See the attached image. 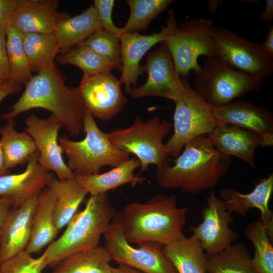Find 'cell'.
Returning a JSON list of instances; mask_svg holds the SVG:
<instances>
[{
  "instance_id": "4316f807",
  "label": "cell",
  "mask_w": 273,
  "mask_h": 273,
  "mask_svg": "<svg viewBox=\"0 0 273 273\" xmlns=\"http://www.w3.org/2000/svg\"><path fill=\"white\" fill-rule=\"evenodd\" d=\"M56 196L54 219L59 231L67 225L77 213L87 193L74 179L60 180L54 177L48 187Z\"/></svg>"
},
{
  "instance_id": "52a82bcc",
  "label": "cell",
  "mask_w": 273,
  "mask_h": 273,
  "mask_svg": "<svg viewBox=\"0 0 273 273\" xmlns=\"http://www.w3.org/2000/svg\"><path fill=\"white\" fill-rule=\"evenodd\" d=\"M262 81L237 70L217 55L208 58L196 74L195 90L212 107L258 91Z\"/></svg>"
},
{
  "instance_id": "7402d4cb",
  "label": "cell",
  "mask_w": 273,
  "mask_h": 273,
  "mask_svg": "<svg viewBox=\"0 0 273 273\" xmlns=\"http://www.w3.org/2000/svg\"><path fill=\"white\" fill-rule=\"evenodd\" d=\"M212 145L220 153L240 158L252 167H255L254 154L260 145L255 132L234 124H221L207 134Z\"/></svg>"
},
{
  "instance_id": "b9f144b4",
  "label": "cell",
  "mask_w": 273,
  "mask_h": 273,
  "mask_svg": "<svg viewBox=\"0 0 273 273\" xmlns=\"http://www.w3.org/2000/svg\"><path fill=\"white\" fill-rule=\"evenodd\" d=\"M13 208V205L10 199L0 197V236Z\"/></svg>"
},
{
  "instance_id": "2e32d148",
  "label": "cell",
  "mask_w": 273,
  "mask_h": 273,
  "mask_svg": "<svg viewBox=\"0 0 273 273\" xmlns=\"http://www.w3.org/2000/svg\"><path fill=\"white\" fill-rule=\"evenodd\" d=\"M26 132L33 139L39 153L38 162L45 169L52 170L60 180L75 178V175L63 158V151L58 141V133L62 126L53 114L47 119L34 114L25 120Z\"/></svg>"
},
{
  "instance_id": "8fae6325",
  "label": "cell",
  "mask_w": 273,
  "mask_h": 273,
  "mask_svg": "<svg viewBox=\"0 0 273 273\" xmlns=\"http://www.w3.org/2000/svg\"><path fill=\"white\" fill-rule=\"evenodd\" d=\"M211 44L217 55L234 68L263 81L273 71V58L261 43L251 42L232 30L213 25Z\"/></svg>"
},
{
  "instance_id": "484cf974",
  "label": "cell",
  "mask_w": 273,
  "mask_h": 273,
  "mask_svg": "<svg viewBox=\"0 0 273 273\" xmlns=\"http://www.w3.org/2000/svg\"><path fill=\"white\" fill-rule=\"evenodd\" d=\"M163 251L177 273H206L207 257L193 235L164 245Z\"/></svg>"
},
{
  "instance_id": "7bdbcfd3",
  "label": "cell",
  "mask_w": 273,
  "mask_h": 273,
  "mask_svg": "<svg viewBox=\"0 0 273 273\" xmlns=\"http://www.w3.org/2000/svg\"><path fill=\"white\" fill-rule=\"evenodd\" d=\"M273 19V1L266 0L265 7L262 13L258 18V21L262 23H270Z\"/></svg>"
},
{
  "instance_id": "83f0119b",
  "label": "cell",
  "mask_w": 273,
  "mask_h": 273,
  "mask_svg": "<svg viewBox=\"0 0 273 273\" xmlns=\"http://www.w3.org/2000/svg\"><path fill=\"white\" fill-rule=\"evenodd\" d=\"M111 261L104 246L98 245L68 256L51 273H112Z\"/></svg>"
},
{
  "instance_id": "7c38bea8",
  "label": "cell",
  "mask_w": 273,
  "mask_h": 273,
  "mask_svg": "<svg viewBox=\"0 0 273 273\" xmlns=\"http://www.w3.org/2000/svg\"><path fill=\"white\" fill-rule=\"evenodd\" d=\"M206 202L207 205L201 210L202 222L192 226L190 231L199 240L206 257L209 258L231 246L239 237V234L230 228L234 218L213 189H211Z\"/></svg>"
},
{
  "instance_id": "d6a6232c",
  "label": "cell",
  "mask_w": 273,
  "mask_h": 273,
  "mask_svg": "<svg viewBox=\"0 0 273 273\" xmlns=\"http://www.w3.org/2000/svg\"><path fill=\"white\" fill-rule=\"evenodd\" d=\"M56 62L61 65L70 64L81 69L83 74H95L111 72L116 65L90 49L78 45L57 56Z\"/></svg>"
},
{
  "instance_id": "9a60e30c",
  "label": "cell",
  "mask_w": 273,
  "mask_h": 273,
  "mask_svg": "<svg viewBox=\"0 0 273 273\" xmlns=\"http://www.w3.org/2000/svg\"><path fill=\"white\" fill-rule=\"evenodd\" d=\"M166 24L158 32L150 35L141 34L139 32L124 33L120 37L121 55V76L119 79L123 84L125 91L130 93L131 86L135 84L144 71L140 61L146 53L153 47L168 38L177 27L174 11L170 10Z\"/></svg>"
},
{
  "instance_id": "d6986e66",
  "label": "cell",
  "mask_w": 273,
  "mask_h": 273,
  "mask_svg": "<svg viewBox=\"0 0 273 273\" xmlns=\"http://www.w3.org/2000/svg\"><path fill=\"white\" fill-rule=\"evenodd\" d=\"M273 192V173L258 179L253 190L249 193H241L230 188L222 189L219 197L224 202L227 210L232 214L245 216L251 208L260 212L261 219L266 227L267 234L272 241L273 213L268 203Z\"/></svg>"
},
{
  "instance_id": "60d3db41",
  "label": "cell",
  "mask_w": 273,
  "mask_h": 273,
  "mask_svg": "<svg viewBox=\"0 0 273 273\" xmlns=\"http://www.w3.org/2000/svg\"><path fill=\"white\" fill-rule=\"evenodd\" d=\"M19 82L9 79L0 85V103L7 97L19 93L22 89Z\"/></svg>"
},
{
  "instance_id": "6da1fadb",
  "label": "cell",
  "mask_w": 273,
  "mask_h": 273,
  "mask_svg": "<svg viewBox=\"0 0 273 273\" xmlns=\"http://www.w3.org/2000/svg\"><path fill=\"white\" fill-rule=\"evenodd\" d=\"M183 149L173 165L157 168L156 180L160 188L196 194L213 189L229 169L230 156L217 150L206 135L193 139Z\"/></svg>"
},
{
  "instance_id": "74e56055",
  "label": "cell",
  "mask_w": 273,
  "mask_h": 273,
  "mask_svg": "<svg viewBox=\"0 0 273 273\" xmlns=\"http://www.w3.org/2000/svg\"><path fill=\"white\" fill-rule=\"evenodd\" d=\"M114 0H95L94 6L98 13L103 29L119 38L124 33L121 28L117 27L112 20Z\"/></svg>"
},
{
  "instance_id": "1f68e13d",
  "label": "cell",
  "mask_w": 273,
  "mask_h": 273,
  "mask_svg": "<svg viewBox=\"0 0 273 273\" xmlns=\"http://www.w3.org/2000/svg\"><path fill=\"white\" fill-rule=\"evenodd\" d=\"M6 32L10 79L26 84L32 77V72L24 49L22 33L10 23L6 27Z\"/></svg>"
},
{
  "instance_id": "4fadbf2b",
  "label": "cell",
  "mask_w": 273,
  "mask_h": 273,
  "mask_svg": "<svg viewBox=\"0 0 273 273\" xmlns=\"http://www.w3.org/2000/svg\"><path fill=\"white\" fill-rule=\"evenodd\" d=\"M143 67L148 74L147 80L143 85L131 88L129 94L132 98L159 97L175 103L186 94L184 81L177 73L164 44L150 53Z\"/></svg>"
},
{
  "instance_id": "5bb4252c",
  "label": "cell",
  "mask_w": 273,
  "mask_h": 273,
  "mask_svg": "<svg viewBox=\"0 0 273 273\" xmlns=\"http://www.w3.org/2000/svg\"><path fill=\"white\" fill-rule=\"evenodd\" d=\"M78 88L84 107L100 120L113 119L127 102L119 80L111 72L83 74Z\"/></svg>"
},
{
  "instance_id": "bcb514c9",
  "label": "cell",
  "mask_w": 273,
  "mask_h": 273,
  "mask_svg": "<svg viewBox=\"0 0 273 273\" xmlns=\"http://www.w3.org/2000/svg\"><path fill=\"white\" fill-rule=\"evenodd\" d=\"M9 173V171L7 167L3 152L0 143V176Z\"/></svg>"
},
{
  "instance_id": "ba28073f",
  "label": "cell",
  "mask_w": 273,
  "mask_h": 273,
  "mask_svg": "<svg viewBox=\"0 0 273 273\" xmlns=\"http://www.w3.org/2000/svg\"><path fill=\"white\" fill-rule=\"evenodd\" d=\"M104 246L111 260L144 273H177L163 253L164 245L155 242L132 246L124 236L121 216L117 213L103 234Z\"/></svg>"
},
{
  "instance_id": "836d02e7",
  "label": "cell",
  "mask_w": 273,
  "mask_h": 273,
  "mask_svg": "<svg viewBox=\"0 0 273 273\" xmlns=\"http://www.w3.org/2000/svg\"><path fill=\"white\" fill-rule=\"evenodd\" d=\"M245 236L252 243L254 253L252 264L258 273H273L272 241L269 238L265 225L260 220L250 223Z\"/></svg>"
},
{
  "instance_id": "9c48e42d",
  "label": "cell",
  "mask_w": 273,
  "mask_h": 273,
  "mask_svg": "<svg viewBox=\"0 0 273 273\" xmlns=\"http://www.w3.org/2000/svg\"><path fill=\"white\" fill-rule=\"evenodd\" d=\"M186 94L175 103L174 132L165 144L169 157L176 158L186 144L193 139L207 135L221 125L214 116L212 107L183 80Z\"/></svg>"
},
{
  "instance_id": "30bf717a",
  "label": "cell",
  "mask_w": 273,
  "mask_h": 273,
  "mask_svg": "<svg viewBox=\"0 0 273 273\" xmlns=\"http://www.w3.org/2000/svg\"><path fill=\"white\" fill-rule=\"evenodd\" d=\"M212 21L206 18H193L179 26L162 42L169 50L174 68L183 77L193 70L196 74L202 70L198 63L200 56L208 58L217 56L210 40Z\"/></svg>"
},
{
  "instance_id": "4dcf8cb0",
  "label": "cell",
  "mask_w": 273,
  "mask_h": 273,
  "mask_svg": "<svg viewBox=\"0 0 273 273\" xmlns=\"http://www.w3.org/2000/svg\"><path fill=\"white\" fill-rule=\"evenodd\" d=\"M206 273L258 272L252 264L246 246L240 242L207 258Z\"/></svg>"
},
{
  "instance_id": "8992f818",
  "label": "cell",
  "mask_w": 273,
  "mask_h": 273,
  "mask_svg": "<svg viewBox=\"0 0 273 273\" xmlns=\"http://www.w3.org/2000/svg\"><path fill=\"white\" fill-rule=\"evenodd\" d=\"M172 126V123L159 116L146 121L141 116H136L129 127L115 129L107 134L115 148L136 157L140 163V174L148 170L150 165L160 168L169 163V156L163 140Z\"/></svg>"
},
{
  "instance_id": "5b68a950",
  "label": "cell",
  "mask_w": 273,
  "mask_h": 273,
  "mask_svg": "<svg viewBox=\"0 0 273 273\" xmlns=\"http://www.w3.org/2000/svg\"><path fill=\"white\" fill-rule=\"evenodd\" d=\"M82 126L85 134L83 140L73 141L64 135L58 139L68 159L67 165L75 175L99 173L104 166L114 168L129 159V154L112 144L107 133L100 129L92 114L85 107Z\"/></svg>"
},
{
  "instance_id": "277c9868",
  "label": "cell",
  "mask_w": 273,
  "mask_h": 273,
  "mask_svg": "<svg viewBox=\"0 0 273 273\" xmlns=\"http://www.w3.org/2000/svg\"><path fill=\"white\" fill-rule=\"evenodd\" d=\"M117 213L107 193L90 195L84 208L74 215L62 235L43 253L48 266L54 267L71 254L99 245Z\"/></svg>"
},
{
  "instance_id": "7dc6e473",
  "label": "cell",
  "mask_w": 273,
  "mask_h": 273,
  "mask_svg": "<svg viewBox=\"0 0 273 273\" xmlns=\"http://www.w3.org/2000/svg\"><path fill=\"white\" fill-rule=\"evenodd\" d=\"M5 80H4L0 78V85L3 82H4Z\"/></svg>"
},
{
  "instance_id": "7a4b0ae2",
  "label": "cell",
  "mask_w": 273,
  "mask_h": 273,
  "mask_svg": "<svg viewBox=\"0 0 273 273\" xmlns=\"http://www.w3.org/2000/svg\"><path fill=\"white\" fill-rule=\"evenodd\" d=\"M84 108L78 87L67 86L53 64L32 76L20 98L2 118L8 121L29 110L44 109L75 136L83 130Z\"/></svg>"
},
{
  "instance_id": "ac0fdd59",
  "label": "cell",
  "mask_w": 273,
  "mask_h": 273,
  "mask_svg": "<svg viewBox=\"0 0 273 273\" xmlns=\"http://www.w3.org/2000/svg\"><path fill=\"white\" fill-rule=\"evenodd\" d=\"M36 150L27 162L23 172L0 176V197L8 198L13 208L22 206L30 197L47 188L54 177L39 163Z\"/></svg>"
},
{
  "instance_id": "8d00e7d4",
  "label": "cell",
  "mask_w": 273,
  "mask_h": 273,
  "mask_svg": "<svg viewBox=\"0 0 273 273\" xmlns=\"http://www.w3.org/2000/svg\"><path fill=\"white\" fill-rule=\"evenodd\" d=\"M47 266L43 253L34 258L24 250L0 263V273H42Z\"/></svg>"
},
{
  "instance_id": "d590c367",
  "label": "cell",
  "mask_w": 273,
  "mask_h": 273,
  "mask_svg": "<svg viewBox=\"0 0 273 273\" xmlns=\"http://www.w3.org/2000/svg\"><path fill=\"white\" fill-rule=\"evenodd\" d=\"M79 45L88 47L114 63L121 71V55L120 38L104 29L95 32Z\"/></svg>"
},
{
  "instance_id": "ee69618b",
  "label": "cell",
  "mask_w": 273,
  "mask_h": 273,
  "mask_svg": "<svg viewBox=\"0 0 273 273\" xmlns=\"http://www.w3.org/2000/svg\"><path fill=\"white\" fill-rule=\"evenodd\" d=\"M264 51L273 58V25H270L265 39L261 43Z\"/></svg>"
},
{
  "instance_id": "f35d334b",
  "label": "cell",
  "mask_w": 273,
  "mask_h": 273,
  "mask_svg": "<svg viewBox=\"0 0 273 273\" xmlns=\"http://www.w3.org/2000/svg\"><path fill=\"white\" fill-rule=\"evenodd\" d=\"M6 27H0V78L10 79V70L6 50Z\"/></svg>"
},
{
  "instance_id": "e0dca14e",
  "label": "cell",
  "mask_w": 273,
  "mask_h": 273,
  "mask_svg": "<svg viewBox=\"0 0 273 273\" xmlns=\"http://www.w3.org/2000/svg\"><path fill=\"white\" fill-rule=\"evenodd\" d=\"M212 110L220 124H234L255 132L259 136L262 148L273 145V115L267 109L238 101L212 107Z\"/></svg>"
},
{
  "instance_id": "f6af8a7d",
  "label": "cell",
  "mask_w": 273,
  "mask_h": 273,
  "mask_svg": "<svg viewBox=\"0 0 273 273\" xmlns=\"http://www.w3.org/2000/svg\"><path fill=\"white\" fill-rule=\"evenodd\" d=\"M116 267H113L112 273H144L129 266L118 264Z\"/></svg>"
},
{
  "instance_id": "f1b7e54d",
  "label": "cell",
  "mask_w": 273,
  "mask_h": 273,
  "mask_svg": "<svg viewBox=\"0 0 273 273\" xmlns=\"http://www.w3.org/2000/svg\"><path fill=\"white\" fill-rule=\"evenodd\" d=\"M13 119L0 127V143L8 169L27 162L37 150L31 136L27 132L17 131Z\"/></svg>"
},
{
  "instance_id": "ab89813d",
  "label": "cell",
  "mask_w": 273,
  "mask_h": 273,
  "mask_svg": "<svg viewBox=\"0 0 273 273\" xmlns=\"http://www.w3.org/2000/svg\"><path fill=\"white\" fill-rule=\"evenodd\" d=\"M19 0H0V27L11 22Z\"/></svg>"
},
{
  "instance_id": "f546056e",
  "label": "cell",
  "mask_w": 273,
  "mask_h": 273,
  "mask_svg": "<svg viewBox=\"0 0 273 273\" xmlns=\"http://www.w3.org/2000/svg\"><path fill=\"white\" fill-rule=\"evenodd\" d=\"M24 49L32 72L37 73L54 64L60 53V48L53 34L22 33Z\"/></svg>"
},
{
  "instance_id": "d4e9b609",
  "label": "cell",
  "mask_w": 273,
  "mask_h": 273,
  "mask_svg": "<svg viewBox=\"0 0 273 273\" xmlns=\"http://www.w3.org/2000/svg\"><path fill=\"white\" fill-rule=\"evenodd\" d=\"M102 29H104L98 13L94 6L90 5L82 13L61 21L53 34L61 54L81 44Z\"/></svg>"
},
{
  "instance_id": "3957f363",
  "label": "cell",
  "mask_w": 273,
  "mask_h": 273,
  "mask_svg": "<svg viewBox=\"0 0 273 273\" xmlns=\"http://www.w3.org/2000/svg\"><path fill=\"white\" fill-rule=\"evenodd\" d=\"M188 211L187 207H178L175 195H157L145 203H128L120 212L125 238L130 244L163 245L182 239Z\"/></svg>"
},
{
  "instance_id": "44dd1931",
  "label": "cell",
  "mask_w": 273,
  "mask_h": 273,
  "mask_svg": "<svg viewBox=\"0 0 273 273\" xmlns=\"http://www.w3.org/2000/svg\"><path fill=\"white\" fill-rule=\"evenodd\" d=\"M39 193L20 207L13 208L0 236V263L25 250L30 240Z\"/></svg>"
},
{
  "instance_id": "603a6c76",
  "label": "cell",
  "mask_w": 273,
  "mask_h": 273,
  "mask_svg": "<svg viewBox=\"0 0 273 273\" xmlns=\"http://www.w3.org/2000/svg\"><path fill=\"white\" fill-rule=\"evenodd\" d=\"M56 196L49 187L38 196L33 215L31 236L25 251L30 254L38 253L55 239L59 231L54 219Z\"/></svg>"
},
{
  "instance_id": "cb8c5ba5",
  "label": "cell",
  "mask_w": 273,
  "mask_h": 273,
  "mask_svg": "<svg viewBox=\"0 0 273 273\" xmlns=\"http://www.w3.org/2000/svg\"><path fill=\"white\" fill-rule=\"evenodd\" d=\"M140 167L136 158L125 160L111 170L103 173L88 175H75V179L90 195L107 193L127 184L135 186L146 181L144 177L134 173V170Z\"/></svg>"
},
{
  "instance_id": "e575fe53",
  "label": "cell",
  "mask_w": 273,
  "mask_h": 273,
  "mask_svg": "<svg viewBox=\"0 0 273 273\" xmlns=\"http://www.w3.org/2000/svg\"><path fill=\"white\" fill-rule=\"evenodd\" d=\"M172 0H128L126 3L130 10V15L122 27L123 33H131L145 30L149 23L165 10Z\"/></svg>"
},
{
  "instance_id": "ffe728a7",
  "label": "cell",
  "mask_w": 273,
  "mask_h": 273,
  "mask_svg": "<svg viewBox=\"0 0 273 273\" xmlns=\"http://www.w3.org/2000/svg\"><path fill=\"white\" fill-rule=\"evenodd\" d=\"M58 0H19L10 24L22 33L53 34L58 24L70 16L60 12Z\"/></svg>"
}]
</instances>
